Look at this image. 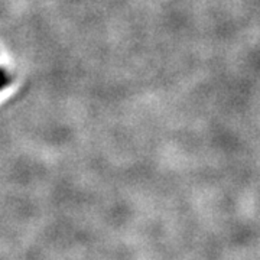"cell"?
Listing matches in <instances>:
<instances>
[{"label":"cell","instance_id":"1","mask_svg":"<svg viewBox=\"0 0 260 260\" xmlns=\"http://www.w3.org/2000/svg\"><path fill=\"white\" fill-rule=\"evenodd\" d=\"M9 81H10L9 74H8L5 70H0V90H2L3 87H6V84H9Z\"/></svg>","mask_w":260,"mask_h":260}]
</instances>
